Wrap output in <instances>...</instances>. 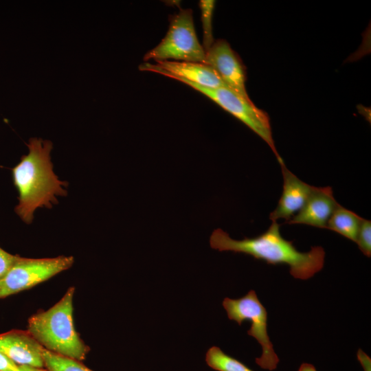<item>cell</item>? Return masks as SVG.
I'll return each mask as SVG.
<instances>
[{
	"mask_svg": "<svg viewBox=\"0 0 371 371\" xmlns=\"http://www.w3.org/2000/svg\"><path fill=\"white\" fill-rule=\"evenodd\" d=\"M212 248L220 251H231L250 255L270 265H287L295 278L307 280L322 270L325 251L320 246L307 252L298 251L293 241L284 238L280 225L272 221L267 230L254 238L234 240L221 229H215L210 238Z\"/></svg>",
	"mask_w": 371,
	"mask_h": 371,
	"instance_id": "6da1fadb",
	"label": "cell"
},
{
	"mask_svg": "<svg viewBox=\"0 0 371 371\" xmlns=\"http://www.w3.org/2000/svg\"><path fill=\"white\" fill-rule=\"evenodd\" d=\"M27 145L29 153L23 155L20 162L12 168V177L19 192L15 212L30 224L37 208H50L57 203L56 196L67 194L63 186L67 183L60 181L53 171L49 155L53 147L51 141L33 137Z\"/></svg>",
	"mask_w": 371,
	"mask_h": 371,
	"instance_id": "7a4b0ae2",
	"label": "cell"
},
{
	"mask_svg": "<svg viewBox=\"0 0 371 371\" xmlns=\"http://www.w3.org/2000/svg\"><path fill=\"white\" fill-rule=\"evenodd\" d=\"M74 293L75 287H69L55 305L30 317L27 331L47 350L81 361L89 348L74 327Z\"/></svg>",
	"mask_w": 371,
	"mask_h": 371,
	"instance_id": "3957f363",
	"label": "cell"
},
{
	"mask_svg": "<svg viewBox=\"0 0 371 371\" xmlns=\"http://www.w3.org/2000/svg\"><path fill=\"white\" fill-rule=\"evenodd\" d=\"M150 60L205 64V52L198 40L191 9L181 8L170 16L165 37L144 56L145 62Z\"/></svg>",
	"mask_w": 371,
	"mask_h": 371,
	"instance_id": "277c9868",
	"label": "cell"
},
{
	"mask_svg": "<svg viewBox=\"0 0 371 371\" xmlns=\"http://www.w3.org/2000/svg\"><path fill=\"white\" fill-rule=\"evenodd\" d=\"M168 78L181 82L204 94L226 111L229 112L260 137L271 148L280 164L284 163L278 153L272 137L270 120L265 111L226 87L208 88L172 76Z\"/></svg>",
	"mask_w": 371,
	"mask_h": 371,
	"instance_id": "5b68a950",
	"label": "cell"
},
{
	"mask_svg": "<svg viewBox=\"0 0 371 371\" xmlns=\"http://www.w3.org/2000/svg\"><path fill=\"white\" fill-rule=\"evenodd\" d=\"M223 306L229 319L236 321L238 325L244 321L251 322L247 334L254 337L262 349L261 356L255 359L256 364L265 370H276L280 360L268 335L267 310L256 292L251 290L238 299L225 297Z\"/></svg>",
	"mask_w": 371,
	"mask_h": 371,
	"instance_id": "8992f818",
	"label": "cell"
},
{
	"mask_svg": "<svg viewBox=\"0 0 371 371\" xmlns=\"http://www.w3.org/2000/svg\"><path fill=\"white\" fill-rule=\"evenodd\" d=\"M72 256L27 258L19 256L15 263L0 279V299L29 289L69 269Z\"/></svg>",
	"mask_w": 371,
	"mask_h": 371,
	"instance_id": "52a82bcc",
	"label": "cell"
},
{
	"mask_svg": "<svg viewBox=\"0 0 371 371\" xmlns=\"http://www.w3.org/2000/svg\"><path fill=\"white\" fill-rule=\"evenodd\" d=\"M205 64L216 72L227 88L251 100L245 87L246 78L243 64L225 40L214 41L205 52Z\"/></svg>",
	"mask_w": 371,
	"mask_h": 371,
	"instance_id": "ba28073f",
	"label": "cell"
},
{
	"mask_svg": "<svg viewBox=\"0 0 371 371\" xmlns=\"http://www.w3.org/2000/svg\"><path fill=\"white\" fill-rule=\"evenodd\" d=\"M156 64L144 63L140 71H152L164 76H172L197 85L208 88L226 87L216 72L208 65L200 63L157 60Z\"/></svg>",
	"mask_w": 371,
	"mask_h": 371,
	"instance_id": "9c48e42d",
	"label": "cell"
},
{
	"mask_svg": "<svg viewBox=\"0 0 371 371\" xmlns=\"http://www.w3.org/2000/svg\"><path fill=\"white\" fill-rule=\"evenodd\" d=\"M43 349L27 330L0 334V352L17 366L45 368Z\"/></svg>",
	"mask_w": 371,
	"mask_h": 371,
	"instance_id": "30bf717a",
	"label": "cell"
},
{
	"mask_svg": "<svg viewBox=\"0 0 371 371\" xmlns=\"http://www.w3.org/2000/svg\"><path fill=\"white\" fill-rule=\"evenodd\" d=\"M280 165L283 177V190L276 207L269 214L271 221L280 218L289 221L302 208L315 188L300 180L284 163Z\"/></svg>",
	"mask_w": 371,
	"mask_h": 371,
	"instance_id": "8fae6325",
	"label": "cell"
},
{
	"mask_svg": "<svg viewBox=\"0 0 371 371\" xmlns=\"http://www.w3.org/2000/svg\"><path fill=\"white\" fill-rule=\"evenodd\" d=\"M339 205L331 187H315L302 208L285 223L326 229L329 218Z\"/></svg>",
	"mask_w": 371,
	"mask_h": 371,
	"instance_id": "7c38bea8",
	"label": "cell"
},
{
	"mask_svg": "<svg viewBox=\"0 0 371 371\" xmlns=\"http://www.w3.org/2000/svg\"><path fill=\"white\" fill-rule=\"evenodd\" d=\"M363 218L339 205L329 218L326 229L355 242Z\"/></svg>",
	"mask_w": 371,
	"mask_h": 371,
	"instance_id": "4fadbf2b",
	"label": "cell"
},
{
	"mask_svg": "<svg viewBox=\"0 0 371 371\" xmlns=\"http://www.w3.org/2000/svg\"><path fill=\"white\" fill-rule=\"evenodd\" d=\"M205 361L210 368L217 371H254L217 346H212L207 350Z\"/></svg>",
	"mask_w": 371,
	"mask_h": 371,
	"instance_id": "5bb4252c",
	"label": "cell"
},
{
	"mask_svg": "<svg viewBox=\"0 0 371 371\" xmlns=\"http://www.w3.org/2000/svg\"><path fill=\"white\" fill-rule=\"evenodd\" d=\"M45 368L47 371H93L80 361L43 349Z\"/></svg>",
	"mask_w": 371,
	"mask_h": 371,
	"instance_id": "9a60e30c",
	"label": "cell"
},
{
	"mask_svg": "<svg viewBox=\"0 0 371 371\" xmlns=\"http://www.w3.org/2000/svg\"><path fill=\"white\" fill-rule=\"evenodd\" d=\"M201 23L203 28V48L206 52L214 43L212 32V16L215 1L201 0L199 1Z\"/></svg>",
	"mask_w": 371,
	"mask_h": 371,
	"instance_id": "2e32d148",
	"label": "cell"
},
{
	"mask_svg": "<svg viewBox=\"0 0 371 371\" xmlns=\"http://www.w3.org/2000/svg\"><path fill=\"white\" fill-rule=\"evenodd\" d=\"M356 243L361 251L367 257L371 256V221L363 218Z\"/></svg>",
	"mask_w": 371,
	"mask_h": 371,
	"instance_id": "e0dca14e",
	"label": "cell"
},
{
	"mask_svg": "<svg viewBox=\"0 0 371 371\" xmlns=\"http://www.w3.org/2000/svg\"><path fill=\"white\" fill-rule=\"evenodd\" d=\"M18 258L19 256L10 254L0 247V279L7 273Z\"/></svg>",
	"mask_w": 371,
	"mask_h": 371,
	"instance_id": "ac0fdd59",
	"label": "cell"
},
{
	"mask_svg": "<svg viewBox=\"0 0 371 371\" xmlns=\"http://www.w3.org/2000/svg\"><path fill=\"white\" fill-rule=\"evenodd\" d=\"M0 371H21L19 366L0 352Z\"/></svg>",
	"mask_w": 371,
	"mask_h": 371,
	"instance_id": "d6986e66",
	"label": "cell"
},
{
	"mask_svg": "<svg viewBox=\"0 0 371 371\" xmlns=\"http://www.w3.org/2000/svg\"><path fill=\"white\" fill-rule=\"evenodd\" d=\"M357 359L361 364L364 371H371V359L361 349H359L357 353Z\"/></svg>",
	"mask_w": 371,
	"mask_h": 371,
	"instance_id": "ffe728a7",
	"label": "cell"
},
{
	"mask_svg": "<svg viewBox=\"0 0 371 371\" xmlns=\"http://www.w3.org/2000/svg\"><path fill=\"white\" fill-rule=\"evenodd\" d=\"M21 371H47L44 368H36L29 366H19Z\"/></svg>",
	"mask_w": 371,
	"mask_h": 371,
	"instance_id": "44dd1931",
	"label": "cell"
},
{
	"mask_svg": "<svg viewBox=\"0 0 371 371\" xmlns=\"http://www.w3.org/2000/svg\"><path fill=\"white\" fill-rule=\"evenodd\" d=\"M298 371H317V370L312 364L304 363L301 364Z\"/></svg>",
	"mask_w": 371,
	"mask_h": 371,
	"instance_id": "7402d4cb",
	"label": "cell"
}]
</instances>
